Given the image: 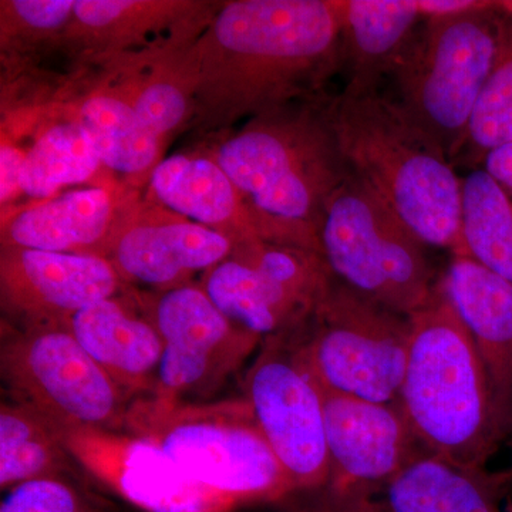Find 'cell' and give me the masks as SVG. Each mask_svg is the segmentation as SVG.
Instances as JSON below:
<instances>
[{
  "label": "cell",
  "mask_w": 512,
  "mask_h": 512,
  "mask_svg": "<svg viewBox=\"0 0 512 512\" xmlns=\"http://www.w3.org/2000/svg\"><path fill=\"white\" fill-rule=\"evenodd\" d=\"M194 87V119L228 126L316 99L340 69L336 0L222 3L180 52Z\"/></svg>",
  "instance_id": "1"
},
{
  "label": "cell",
  "mask_w": 512,
  "mask_h": 512,
  "mask_svg": "<svg viewBox=\"0 0 512 512\" xmlns=\"http://www.w3.org/2000/svg\"><path fill=\"white\" fill-rule=\"evenodd\" d=\"M266 242L320 252L326 205L350 173L330 124L328 99L298 101L254 117L215 147Z\"/></svg>",
  "instance_id": "2"
},
{
  "label": "cell",
  "mask_w": 512,
  "mask_h": 512,
  "mask_svg": "<svg viewBox=\"0 0 512 512\" xmlns=\"http://www.w3.org/2000/svg\"><path fill=\"white\" fill-rule=\"evenodd\" d=\"M330 124L349 171L366 184L426 247L466 256L461 239V181L446 151L383 93L328 100Z\"/></svg>",
  "instance_id": "3"
},
{
  "label": "cell",
  "mask_w": 512,
  "mask_h": 512,
  "mask_svg": "<svg viewBox=\"0 0 512 512\" xmlns=\"http://www.w3.org/2000/svg\"><path fill=\"white\" fill-rule=\"evenodd\" d=\"M397 406L426 450L460 466L485 468L503 443L483 362L440 285L412 316Z\"/></svg>",
  "instance_id": "4"
},
{
  "label": "cell",
  "mask_w": 512,
  "mask_h": 512,
  "mask_svg": "<svg viewBox=\"0 0 512 512\" xmlns=\"http://www.w3.org/2000/svg\"><path fill=\"white\" fill-rule=\"evenodd\" d=\"M124 431L161 447L184 473L241 505L282 504L295 493L245 397L220 402L134 400Z\"/></svg>",
  "instance_id": "5"
},
{
  "label": "cell",
  "mask_w": 512,
  "mask_h": 512,
  "mask_svg": "<svg viewBox=\"0 0 512 512\" xmlns=\"http://www.w3.org/2000/svg\"><path fill=\"white\" fill-rule=\"evenodd\" d=\"M508 25L510 16L498 2L461 15L424 19L392 74L393 99L453 164Z\"/></svg>",
  "instance_id": "6"
},
{
  "label": "cell",
  "mask_w": 512,
  "mask_h": 512,
  "mask_svg": "<svg viewBox=\"0 0 512 512\" xmlns=\"http://www.w3.org/2000/svg\"><path fill=\"white\" fill-rule=\"evenodd\" d=\"M319 242L336 281L394 312L412 318L439 291L426 245L352 173L326 205Z\"/></svg>",
  "instance_id": "7"
},
{
  "label": "cell",
  "mask_w": 512,
  "mask_h": 512,
  "mask_svg": "<svg viewBox=\"0 0 512 512\" xmlns=\"http://www.w3.org/2000/svg\"><path fill=\"white\" fill-rule=\"evenodd\" d=\"M322 389L397 404L412 318L333 281L311 319L288 333Z\"/></svg>",
  "instance_id": "8"
},
{
  "label": "cell",
  "mask_w": 512,
  "mask_h": 512,
  "mask_svg": "<svg viewBox=\"0 0 512 512\" xmlns=\"http://www.w3.org/2000/svg\"><path fill=\"white\" fill-rule=\"evenodd\" d=\"M0 375L9 397L59 430L124 431L130 400L63 325L2 328Z\"/></svg>",
  "instance_id": "9"
},
{
  "label": "cell",
  "mask_w": 512,
  "mask_h": 512,
  "mask_svg": "<svg viewBox=\"0 0 512 512\" xmlns=\"http://www.w3.org/2000/svg\"><path fill=\"white\" fill-rule=\"evenodd\" d=\"M333 281L318 252L258 238L237 245L198 284L229 320L265 340L301 329Z\"/></svg>",
  "instance_id": "10"
},
{
  "label": "cell",
  "mask_w": 512,
  "mask_h": 512,
  "mask_svg": "<svg viewBox=\"0 0 512 512\" xmlns=\"http://www.w3.org/2000/svg\"><path fill=\"white\" fill-rule=\"evenodd\" d=\"M141 301L163 340L156 392L150 396L158 400L207 402L264 342L229 320L200 284L148 292Z\"/></svg>",
  "instance_id": "11"
},
{
  "label": "cell",
  "mask_w": 512,
  "mask_h": 512,
  "mask_svg": "<svg viewBox=\"0 0 512 512\" xmlns=\"http://www.w3.org/2000/svg\"><path fill=\"white\" fill-rule=\"evenodd\" d=\"M244 392L266 441L291 478L293 494L325 487L329 454L322 389L291 336L262 342L245 375Z\"/></svg>",
  "instance_id": "12"
},
{
  "label": "cell",
  "mask_w": 512,
  "mask_h": 512,
  "mask_svg": "<svg viewBox=\"0 0 512 512\" xmlns=\"http://www.w3.org/2000/svg\"><path fill=\"white\" fill-rule=\"evenodd\" d=\"M77 466L144 512H234V498L198 483L154 441L128 431L59 430Z\"/></svg>",
  "instance_id": "13"
},
{
  "label": "cell",
  "mask_w": 512,
  "mask_h": 512,
  "mask_svg": "<svg viewBox=\"0 0 512 512\" xmlns=\"http://www.w3.org/2000/svg\"><path fill=\"white\" fill-rule=\"evenodd\" d=\"M234 251L231 239L151 201L131 198L106 258L127 286L163 292L191 284Z\"/></svg>",
  "instance_id": "14"
},
{
  "label": "cell",
  "mask_w": 512,
  "mask_h": 512,
  "mask_svg": "<svg viewBox=\"0 0 512 512\" xmlns=\"http://www.w3.org/2000/svg\"><path fill=\"white\" fill-rule=\"evenodd\" d=\"M322 394L329 480L319 493H370L429 451L414 436L397 404L369 402L325 389Z\"/></svg>",
  "instance_id": "15"
},
{
  "label": "cell",
  "mask_w": 512,
  "mask_h": 512,
  "mask_svg": "<svg viewBox=\"0 0 512 512\" xmlns=\"http://www.w3.org/2000/svg\"><path fill=\"white\" fill-rule=\"evenodd\" d=\"M126 291L103 256L16 247L0 251L2 306L20 326H66L87 306Z\"/></svg>",
  "instance_id": "16"
},
{
  "label": "cell",
  "mask_w": 512,
  "mask_h": 512,
  "mask_svg": "<svg viewBox=\"0 0 512 512\" xmlns=\"http://www.w3.org/2000/svg\"><path fill=\"white\" fill-rule=\"evenodd\" d=\"M505 477L421 453L382 487L365 494L308 493L292 512H504Z\"/></svg>",
  "instance_id": "17"
},
{
  "label": "cell",
  "mask_w": 512,
  "mask_h": 512,
  "mask_svg": "<svg viewBox=\"0 0 512 512\" xmlns=\"http://www.w3.org/2000/svg\"><path fill=\"white\" fill-rule=\"evenodd\" d=\"M440 288L476 345L498 433L512 446V285L470 256L451 255Z\"/></svg>",
  "instance_id": "18"
},
{
  "label": "cell",
  "mask_w": 512,
  "mask_h": 512,
  "mask_svg": "<svg viewBox=\"0 0 512 512\" xmlns=\"http://www.w3.org/2000/svg\"><path fill=\"white\" fill-rule=\"evenodd\" d=\"M127 292L87 306L66 328L133 403L156 392L163 340L141 295Z\"/></svg>",
  "instance_id": "19"
},
{
  "label": "cell",
  "mask_w": 512,
  "mask_h": 512,
  "mask_svg": "<svg viewBox=\"0 0 512 512\" xmlns=\"http://www.w3.org/2000/svg\"><path fill=\"white\" fill-rule=\"evenodd\" d=\"M133 195L110 187L62 192L15 212L2 224V247L106 258L124 208Z\"/></svg>",
  "instance_id": "20"
},
{
  "label": "cell",
  "mask_w": 512,
  "mask_h": 512,
  "mask_svg": "<svg viewBox=\"0 0 512 512\" xmlns=\"http://www.w3.org/2000/svg\"><path fill=\"white\" fill-rule=\"evenodd\" d=\"M343 92H379L423 23L419 0H336Z\"/></svg>",
  "instance_id": "21"
},
{
  "label": "cell",
  "mask_w": 512,
  "mask_h": 512,
  "mask_svg": "<svg viewBox=\"0 0 512 512\" xmlns=\"http://www.w3.org/2000/svg\"><path fill=\"white\" fill-rule=\"evenodd\" d=\"M148 201L220 232L234 248L259 238L237 188L212 156L163 158L148 178Z\"/></svg>",
  "instance_id": "22"
},
{
  "label": "cell",
  "mask_w": 512,
  "mask_h": 512,
  "mask_svg": "<svg viewBox=\"0 0 512 512\" xmlns=\"http://www.w3.org/2000/svg\"><path fill=\"white\" fill-rule=\"evenodd\" d=\"M205 8L187 0H76L64 40L84 53L119 55L146 43L151 33L195 29Z\"/></svg>",
  "instance_id": "23"
},
{
  "label": "cell",
  "mask_w": 512,
  "mask_h": 512,
  "mask_svg": "<svg viewBox=\"0 0 512 512\" xmlns=\"http://www.w3.org/2000/svg\"><path fill=\"white\" fill-rule=\"evenodd\" d=\"M70 117L92 138L104 167L130 183H148L163 160L164 141L113 87H99L84 96Z\"/></svg>",
  "instance_id": "24"
},
{
  "label": "cell",
  "mask_w": 512,
  "mask_h": 512,
  "mask_svg": "<svg viewBox=\"0 0 512 512\" xmlns=\"http://www.w3.org/2000/svg\"><path fill=\"white\" fill-rule=\"evenodd\" d=\"M77 466L55 424L29 404L12 399L0 407V488L43 478H70Z\"/></svg>",
  "instance_id": "25"
},
{
  "label": "cell",
  "mask_w": 512,
  "mask_h": 512,
  "mask_svg": "<svg viewBox=\"0 0 512 512\" xmlns=\"http://www.w3.org/2000/svg\"><path fill=\"white\" fill-rule=\"evenodd\" d=\"M103 167L92 138L69 117L40 131L26 150L20 190L36 202L50 200L63 188L89 183Z\"/></svg>",
  "instance_id": "26"
},
{
  "label": "cell",
  "mask_w": 512,
  "mask_h": 512,
  "mask_svg": "<svg viewBox=\"0 0 512 512\" xmlns=\"http://www.w3.org/2000/svg\"><path fill=\"white\" fill-rule=\"evenodd\" d=\"M461 239L466 256L512 285V200L483 167L461 181Z\"/></svg>",
  "instance_id": "27"
},
{
  "label": "cell",
  "mask_w": 512,
  "mask_h": 512,
  "mask_svg": "<svg viewBox=\"0 0 512 512\" xmlns=\"http://www.w3.org/2000/svg\"><path fill=\"white\" fill-rule=\"evenodd\" d=\"M183 47L143 55V74H126L113 86L164 144L195 114L194 87L181 63Z\"/></svg>",
  "instance_id": "28"
},
{
  "label": "cell",
  "mask_w": 512,
  "mask_h": 512,
  "mask_svg": "<svg viewBox=\"0 0 512 512\" xmlns=\"http://www.w3.org/2000/svg\"><path fill=\"white\" fill-rule=\"evenodd\" d=\"M512 144V19L500 56L478 99L457 164L480 168L484 158L497 148Z\"/></svg>",
  "instance_id": "29"
},
{
  "label": "cell",
  "mask_w": 512,
  "mask_h": 512,
  "mask_svg": "<svg viewBox=\"0 0 512 512\" xmlns=\"http://www.w3.org/2000/svg\"><path fill=\"white\" fill-rule=\"evenodd\" d=\"M76 0H2V50L64 40L72 25Z\"/></svg>",
  "instance_id": "30"
},
{
  "label": "cell",
  "mask_w": 512,
  "mask_h": 512,
  "mask_svg": "<svg viewBox=\"0 0 512 512\" xmlns=\"http://www.w3.org/2000/svg\"><path fill=\"white\" fill-rule=\"evenodd\" d=\"M0 512H111L70 478H43L8 491Z\"/></svg>",
  "instance_id": "31"
},
{
  "label": "cell",
  "mask_w": 512,
  "mask_h": 512,
  "mask_svg": "<svg viewBox=\"0 0 512 512\" xmlns=\"http://www.w3.org/2000/svg\"><path fill=\"white\" fill-rule=\"evenodd\" d=\"M25 154L26 151H23L22 148L3 138L2 147H0V202H2V210L5 205L15 201V198L22 194L20 177H22Z\"/></svg>",
  "instance_id": "32"
},
{
  "label": "cell",
  "mask_w": 512,
  "mask_h": 512,
  "mask_svg": "<svg viewBox=\"0 0 512 512\" xmlns=\"http://www.w3.org/2000/svg\"><path fill=\"white\" fill-rule=\"evenodd\" d=\"M491 2L483 0H419V8L424 19L443 18V16L461 15L485 8Z\"/></svg>",
  "instance_id": "33"
},
{
  "label": "cell",
  "mask_w": 512,
  "mask_h": 512,
  "mask_svg": "<svg viewBox=\"0 0 512 512\" xmlns=\"http://www.w3.org/2000/svg\"><path fill=\"white\" fill-rule=\"evenodd\" d=\"M481 167L507 191L512 200V144L491 151Z\"/></svg>",
  "instance_id": "34"
},
{
  "label": "cell",
  "mask_w": 512,
  "mask_h": 512,
  "mask_svg": "<svg viewBox=\"0 0 512 512\" xmlns=\"http://www.w3.org/2000/svg\"><path fill=\"white\" fill-rule=\"evenodd\" d=\"M498 3H500V8L512 19V0H504V2Z\"/></svg>",
  "instance_id": "35"
},
{
  "label": "cell",
  "mask_w": 512,
  "mask_h": 512,
  "mask_svg": "<svg viewBox=\"0 0 512 512\" xmlns=\"http://www.w3.org/2000/svg\"><path fill=\"white\" fill-rule=\"evenodd\" d=\"M504 512H512V497L507 498V500H505Z\"/></svg>",
  "instance_id": "36"
}]
</instances>
